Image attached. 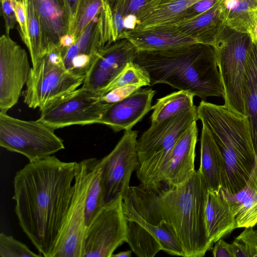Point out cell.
I'll use <instances>...</instances> for the list:
<instances>
[{"label": "cell", "mask_w": 257, "mask_h": 257, "mask_svg": "<svg viewBox=\"0 0 257 257\" xmlns=\"http://www.w3.org/2000/svg\"><path fill=\"white\" fill-rule=\"evenodd\" d=\"M78 167V162L52 155L29 162L14 177L13 199L19 225L42 256L53 257Z\"/></svg>", "instance_id": "obj_1"}, {"label": "cell", "mask_w": 257, "mask_h": 257, "mask_svg": "<svg viewBox=\"0 0 257 257\" xmlns=\"http://www.w3.org/2000/svg\"><path fill=\"white\" fill-rule=\"evenodd\" d=\"M208 192L198 169L178 186L156 189L130 186L125 199L151 224L166 223L181 244L184 257H202L212 246L206 219Z\"/></svg>", "instance_id": "obj_2"}, {"label": "cell", "mask_w": 257, "mask_h": 257, "mask_svg": "<svg viewBox=\"0 0 257 257\" xmlns=\"http://www.w3.org/2000/svg\"><path fill=\"white\" fill-rule=\"evenodd\" d=\"M150 77V86L164 83L206 100L224 98L216 54L210 45L196 43L158 51H139L134 61Z\"/></svg>", "instance_id": "obj_3"}, {"label": "cell", "mask_w": 257, "mask_h": 257, "mask_svg": "<svg viewBox=\"0 0 257 257\" xmlns=\"http://www.w3.org/2000/svg\"><path fill=\"white\" fill-rule=\"evenodd\" d=\"M197 113L224 159L226 176L221 189L236 194L247 186L257 162L247 117L224 104L203 100L197 107Z\"/></svg>", "instance_id": "obj_4"}, {"label": "cell", "mask_w": 257, "mask_h": 257, "mask_svg": "<svg viewBox=\"0 0 257 257\" xmlns=\"http://www.w3.org/2000/svg\"><path fill=\"white\" fill-rule=\"evenodd\" d=\"M198 119L197 107L151 123L137 141L139 164L137 176L143 187L150 188L178 140Z\"/></svg>", "instance_id": "obj_5"}, {"label": "cell", "mask_w": 257, "mask_h": 257, "mask_svg": "<svg viewBox=\"0 0 257 257\" xmlns=\"http://www.w3.org/2000/svg\"><path fill=\"white\" fill-rule=\"evenodd\" d=\"M251 40L223 25L212 45L224 90V105L245 115L243 81Z\"/></svg>", "instance_id": "obj_6"}, {"label": "cell", "mask_w": 257, "mask_h": 257, "mask_svg": "<svg viewBox=\"0 0 257 257\" xmlns=\"http://www.w3.org/2000/svg\"><path fill=\"white\" fill-rule=\"evenodd\" d=\"M84 80L67 69L59 48L53 47L31 68L23 92L24 102L30 108L41 110L78 88Z\"/></svg>", "instance_id": "obj_7"}, {"label": "cell", "mask_w": 257, "mask_h": 257, "mask_svg": "<svg viewBox=\"0 0 257 257\" xmlns=\"http://www.w3.org/2000/svg\"><path fill=\"white\" fill-rule=\"evenodd\" d=\"M55 130L38 119L26 120L0 111V146L24 156L29 162L39 161L65 149Z\"/></svg>", "instance_id": "obj_8"}, {"label": "cell", "mask_w": 257, "mask_h": 257, "mask_svg": "<svg viewBox=\"0 0 257 257\" xmlns=\"http://www.w3.org/2000/svg\"><path fill=\"white\" fill-rule=\"evenodd\" d=\"M97 160L95 158H91L78 162L71 201L56 242L53 257H83L87 228L86 196Z\"/></svg>", "instance_id": "obj_9"}, {"label": "cell", "mask_w": 257, "mask_h": 257, "mask_svg": "<svg viewBox=\"0 0 257 257\" xmlns=\"http://www.w3.org/2000/svg\"><path fill=\"white\" fill-rule=\"evenodd\" d=\"M98 92L83 86L52 102L41 110L39 120L55 130L72 125L99 123L109 103Z\"/></svg>", "instance_id": "obj_10"}, {"label": "cell", "mask_w": 257, "mask_h": 257, "mask_svg": "<svg viewBox=\"0 0 257 257\" xmlns=\"http://www.w3.org/2000/svg\"><path fill=\"white\" fill-rule=\"evenodd\" d=\"M127 222L121 196L107 202L87 227L83 257H112L126 242Z\"/></svg>", "instance_id": "obj_11"}, {"label": "cell", "mask_w": 257, "mask_h": 257, "mask_svg": "<svg viewBox=\"0 0 257 257\" xmlns=\"http://www.w3.org/2000/svg\"><path fill=\"white\" fill-rule=\"evenodd\" d=\"M138 134L137 131H125L113 149L99 159L106 203L119 196H121L122 199L128 196L130 180L139 164Z\"/></svg>", "instance_id": "obj_12"}, {"label": "cell", "mask_w": 257, "mask_h": 257, "mask_svg": "<svg viewBox=\"0 0 257 257\" xmlns=\"http://www.w3.org/2000/svg\"><path fill=\"white\" fill-rule=\"evenodd\" d=\"M31 68L26 51L9 34L0 38V110L7 111L16 104Z\"/></svg>", "instance_id": "obj_13"}, {"label": "cell", "mask_w": 257, "mask_h": 257, "mask_svg": "<svg viewBox=\"0 0 257 257\" xmlns=\"http://www.w3.org/2000/svg\"><path fill=\"white\" fill-rule=\"evenodd\" d=\"M139 51L126 38L118 40L100 49L85 76L82 86L98 92L103 96L104 89L126 64L134 62Z\"/></svg>", "instance_id": "obj_14"}, {"label": "cell", "mask_w": 257, "mask_h": 257, "mask_svg": "<svg viewBox=\"0 0 257 257\" xmlns=\"http://www.w3.org/2000/svg\"><path fill=\"white\" fill-rule=\"evenodd\" d=\"M198 138L196 121L193 122L175 145L148 189L175 186L188 181L195 174V148Z\"/></svg>", "instance_id": "obj_15"}, {"label": "cell", "mask_w": 257, "mask_h": 257, "mask_svg": "<svg viewBox=\"0 0 257 257\" xmlns=\"http://www.w3.org/2000/svg\"><path fill=\"white\" fill-rule=\"evenodd\" d=\"M155 93L151 88L141 87L123 100L109 104L99 124L106 125L114 132L132 130L152 109Z\"/></svg>", "instance_id": "obj_16"}, {"label": "cell", "mask_w": 257, "mask_h": 257, "mask_svg": "<svg viewBox=\"0 0 257 257\" xmlns=\"http://www.w3.org/2000/svg\"><path fill=\"white\" fill-rule=\"evenodd\" d=\"M123 38L128 40L139 51L164 50L199 43L172 25L140 30H125Z\"/></svg>", "instance_id": "obj_17"}, {"label": "cell", "mask_w": 257, "mask_h": 257, "mask_svg": "<svg viewBox=\"0 0 257 257\" xmlns=\"http://www.w3.org/2000/svg\"><path fill=\"white\" fill-rule=\"evenodd\" d=\"M42 29L46 53L59 46L60 38L69 32V23L60 0H32Z\"/></svg>", "instance_id": "obj_18"}, {"label": "cell", "mask_w": 257, "mask_h": 257, "mask_svg": "<svg viewBox=\"0 0 257 257\" xmlns=\"http://www.w3.org/2000/svg\"><path fill=\"white\" fill-rule=\"evenodd\" d=\"M198 170L209 191L220 190L226 176L224 159L210 132L203 125L200 137V164Z\"/></svg>", "instance_id": "obj_19"}, {"label": "cell", "mask_w": 257, "mask_h": 257, "mask_svg": "<svg viewBox=\"0 0 257 257\" xmlns=\"http://www.w3.org/2000/svg\"><path fill=\"white\" fill-rule=\"evenodd\" d=\"M206 219L212 245L236 228L234 214L221 189L218 192L208 190Z\"/></svg>", "instance_id": "obj_20"}, {"label": "cell", "mask_w": 257, "mask_h": 257, "mask_svg": "<svg viewBox=\"0 0 257 257\" xmlns=\"http://www.w3.org/2000/svg\"><path fill=\"white\" fill-rule=\"evenodd\" d=\"M245 115L253 146L257 154V41H252L249 50L243 81Z\"/></svg>", "instance_id": "obj_21"}, {"label": "cell", "mask_w": 257, "mask_h": 257, "mask_svg": "<svg viewBox=\"0 0 257 257\" xmlns=\"http://www.w3.org/2000/svg\"><path fill=\"white\" fill-rule=\"evenodd\" d=\"M221 2L204 13L175 26L183 33L196 39L199 43L212 46L223 26L220 18Z\"/></svg>", "instance_id": "obj_22"}, {"label": "cell", "mask_w": 257, "mask_h": 257, "mask_svg": "<svg viewBox=\"0 0 257 257\" xmlns=\"http://www.w3.org/2000/svg\"><path fill=\"white\" fill-rule=\"evenodd\" d=\"M235 216L237 228L253 227L257 224V189L247 186L234 195L224 192Z\"/></svg>", "instance_id": "obj_23"}, {"label": "cell", "mask_w": 257, "mask_h": 257, "mask_svg": "<svg viewBox=\"0 0 257 257\" xmlns=\"http://www.w3.org/2000/svg\"><path fill=\"white\" fill-rule=\"evenodd\" d=\"M127 220L126 242L139 257H153L161 250L162 245L154 233L138 221Z\"/></svg>", "instance_id": "obj_24"}, {"label": "cell", "mask_w": 257, "mask_h": 257, "mask_svg": "<svg viewBox=\"0 0 257 257\" xmlns=\"http://www.w3.org/2000/svg\"><path fill=\"white\" fill-rule=\"evenodd\" d=\"M194 96L190 92L179 90L158 99L152 106L151 123L162 121L193 108L195 106Z\"/></svg>", "instance_id": "obj_25"}, {"label": "cell", "mask_w": 257, "mask_h": 257, "mask_svg": "<svg viewBox=\"0 0 257 257\" xmlns=\"http://www.w3.org/2000/svg\"><path fill=\"white\" fill-rule=\"evenodd\" d=\"M123 200V206L127 219L138 221L155 234L160 240L163 250L167 253L176 256H184L181 244L170 228L164 222L154 225L147 221L140 215L126 199Z\"/></svg>", "instance_id": "obj_26"}, {"label": "cell", "mask_w": 257, "mask_h": 257, "mask_svg": "<svg viewBox=\"0 0 257 257\" xmlns=\"http://www.w3.org/2000/svg\"><path fill=\"white\" fill-rule=\"evenodd\" d=\"M256 4L257 0H239L229 10H223L221 7L220 18L223 24L235 31L247 34L251 39L253 35L251 10Z\"/></svg>", "instance_id": "obj_27"}, {"label": "cell", "mask_w": 257, "mask_h": 257, "mask_svg": "<svg viewBox=\"0 0 257 257\" xmlns=\"http://www.w3.org/2000/svg\"><path fill=\"white\" fill-rule=\"evenodd\" d=\"M105 204V188L101 170L99 165V159H97L93 170L86 196L85 203L86 228L100 213Z\"/></svg>", "instance_id": "obj_28"}, {"label": "cell", "mask_w": 257, "mask_h": 257, "mask_svg": "<svg viewBox=\"0 0 257 257\" xmlns=\"http://www.w3.org/2000/svg\"><path fill=\"white\" fill-rule=\"evenodd\" d=\"M29 51L32 67L35 66L46 53L41 25L32 0H29L27 11Z\"/></svg>", "instance_id": "obj_29"}, {"label": "cell", "mask_w": 257, "mask_h": 257, "mask_svg": "<svg viewBox=\"0 0 257 257\" xmlns=\"http://www.w3.org/2000/svg\"><path fill=\"white\" fill-rule=\"evenodd\" d=\"M129 84L150 86V77L147 71L135 62L126 64L118 75L104 89L103 95L115 88Z\"/></svg>", "instance_id": "obj_30"}, {"label": "cell", "mask_w": 257, "mask_h": 257, "mask_svg": "<svg viewBox=\"0 0 257 257\" xmlns=\"http://www.w3.org/2000/svg\"><path fill=\"white\" fill-rule=\"evenodd\" d=\"M106 0H84L78 12L72 29L69 33L76 41L89 24L102 11Z\"/></svg>", "instance_id": "obj_31"}, {"label": "cell", "mask_w": 257, "mask_h": 257, "mask_svg": "<svg viewBox=\"0 0 257 257\" xmlns=\"http://www.w3.org/2000/svg\"><path fill=\"white\" fill-rule=\"evenodd\" d=\"M232 243L235 257H257V232L253 227H245Z\"/></svg>", "instance_id": "obj_32"}, {"label": "cell", "mask_w": 257, "mask_h": 257, "mask_svg": "<svg viewBox=\"0 0 257 257\" xmlns=\"http://www.w3.org/2000/svg\"><path fill=\"white\" fill-rule=\"evenodd\" d=\"M1 257H40L30 250L25 243L15 239L13 236L0 233Z\"/></svg>", "instance_id": "obj_33"}, {"label": "cell", "mask_w": 257, "mask_h": 257, "mask_svg": "<svg viewBox=\"0 0 257 257\" xmlns=\"http://www.w3.org/2000/svg\"><path fill=\"white\" fill-rule=\"evenodd\" d=\"M111 13L120 15L123 19L130 15L137 18L145 6L152 0H108Z\"/></svg>", "instance_id": "obj_34"}, {"label": "cell", "mask_w": 257, "mask_h": 257, "mask_svg": "<svg viewBox=\"0 0 257 257\" xmlns=\"http://www.w3.org/2000/svg\"><path fill=\"white\" fill-rule=\"evenodd\" d=\"M141 87V86L135 84L120 86L106 93L101 97V100L109 104L115 103L128 97Z\"/></svg>", "instance_id": "obj_35"}, {"label": "cell", "mask_w": 257, "mask_h": 257, "mask_svg": "<svg viewBox=\"0 0 257 257\" xmlns=\"http://www.w3.org/2000/svg\"><path fill=\"white\" fill-rule=\"evenodd\" d=\"M15 12L19 32L22 41L28 48L29 44L28 26L26 8L21 0H17L15 4Z\"/></svg>", "instance_id": "obj_36"}, {"label": "cell", "mask_w": 257, "mask_h": 257, "mask_svg": "<svg viewBox=\"0 0 257 257\" xmlns=\"http://www.w3.org/2000/svg\"><path fill=\"white\" fill-rule=\"evenodd\" d=\"M2 13L5 21L6 34H9L17 22L15 4L17 0H1Z\"/></svg>", "instance_id": "obj_37"}, {"label": "cell", "mask_w": 257, "mask_h": 257, "mask_svg": "<svg viewBox=\"0 0 257 257\" xmlns=\"http://www.w3.org/2000/svg\"><path fill=\"white\" fill-rule=\"evenodd\" d=\"M222 1L201 0L197 2L187 9L185 13L184 20L182 22L204 13Z\"/></svg>", "instance_id": "obj_38"}, {"label": "cell", "mask_w": 257, "mask_h": 257, "mask_svg": "<svg viewBox=\"0 0 257 257\" xmlns=\"http://www.w3.org/2000/svg\"><path fill=\"white\" fill-rule=\"evenodd\" d=\"M69 23V32L75 23L79 10L84 0H60Z\"/></svg>", "instance_id": "obj_39"}, {"label": "cell", "mask_w": 257, "mask_h": 257, "mask_svg": "<svg viewBox=\"0 0 257 257\" xmlns=\"http://www.w3.org/2000/svg\"><path fill=\"white\" fill-rule=\"evenodd\" d=\"M212 253L214 257H235L232 243H229L222 238L215 242Z\"/></svg>", "instance_id": "obj_40"}, {"label": "cell", "mask_w": 257, "mask_h": 257, "mask_svg": "<svg viewBox=\"0 0 257 257\" xmlns=\"http://www.w3.org/2000/svg\"><path fill=\"white\" fill-rule=\"evenodd\" d=\"M137 20L135 16L130 15L124 18L123 26L125 30L134 29L137 24Z\"/></svg>", "instance_id": "obj_41"}, {"label": "cell", "mask_w": 257, "mask_h": 257, "mask_svg": "<svg viewBox=\"0 0 257 257\" xmlns=\"http://www.w3.org/2000/svg\"><path fill=\"white\" fill-rule=\"evenodd\" d=\"M252 20L253 35L251 39L252 41H257V4L251 10Z\"/></svg>", "instance_id": "obj_42"}, {"label": "cell", "mask_w": 257, "mask_h": 257, "mask_svg": "<svg viewBox=\"0 0 257 257\" xmlns=\"http://www.w3.org/2000/svg\"><path fill=\"white\" fill-rule=\"evenodd\" d=\"M132 250H131L120 251L116 254H113L112 257H131L132 256Z\"/></svg>", "instance_id": "obj_43"}, {"label": "cell", "mask_w": 257, "mask_h": 257, "mask_svg": "<svg viewBox=\"0 0 257 257\" xmlns=\"http://www.w3.org/2000/svg\"><path fill=\"white\" fill-rule=\"evenodd\" d=\"M250 178L256 181V182H257V162Z\"/></svg>", "instance_id": "obj_44"}, {"label": "cell", "mask_w": 257, "mask_h": 257, "mask_svg": "<svg viewBox=\"0 0 257 257\" xmlns=\"http://www.w3.org/2000/svg\"><path fill=\"white\" fill-rule=\"evenodd\" d=\"M21 1L23 2V3L24 5V6L26 8V12H27V9H28V7L29 0H21Z\"/></svg>", "instance_id": "obj_45"}, {"label": "cell", "mask_w": 257, "mask_h": 257, "mask_svg": "<svg viewBox=\"0 0 257 257\" xmlns=\"http://www.w3.org/2000/svg\"><path fill=\"white\" fill-rule=\"evenodd\" d=\"M256 225H257V224H256ZM256 232H257V231H256Z\"/></svg>", "instance_id": "obj_46"}]
</instances>
